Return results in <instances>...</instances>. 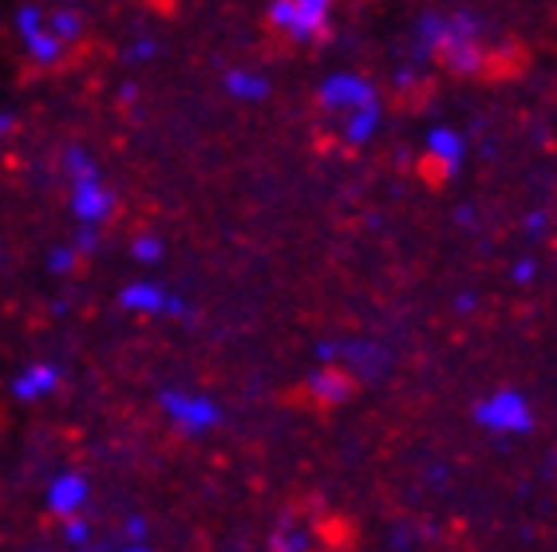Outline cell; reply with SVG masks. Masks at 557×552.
<instances>
[{
	"instance_id": "8fae6325",
	"label": "cell",
	"mask_w": 557,
	"mask_h": 552,
	"mask_svg": "<svg viewBox=\"0 0 557 552\" xmlns=\"http://www.w3.org/2000/svg\"><path fill=\"white\" fill-rule=\"evenodd\" d=\"M48 28L67 48V43H79V36H84V16L75 9H52L48 12Z\"/></svg>"
},
{
	"instance_id": "ba28073f",
	"label": "cell",
	"mask_w": 557,
	"mask_h": 552,
	"mask_svg": "<svg viewBox=\"0 0 557 552\" xmlns=\"http://www.w3.org/2000/svg\"><path fill=\"white\" fill-rule=\"evenodd\" d=\"M428 159L435 166V178H455L462 166V138L450 127H435L428 135Z\"/></svg>"
},
{
	"instance_id": "2e32d148",
	"label": "cell",
	"mask_w": 557,
	"mask_h": 552,
	"mask_svg": "<svg viewBox=\"0 0 557 552\" xmlns=\"http://www.w3.org/2000/svg\"><path fill=\"white\" fill-rule=\"evenodd\" d=\"M154 249H159V244L150 241V237H139V241H135V253L139 256H154Z\"/></svg>"
},
{
	"instance_id": "7a4b0ae2",
	"label": "cell",
	"mask_w": 557,
	"mask_h": 552,
	"mask_svg": "<svg viewBox=\"0 0 557 552\" xmlns=\"http://www.w3.org/2000/svg\"><path fill=\"white\" fill-rule=\"evenodd\" d=\"M12 33H16L24 55H28L36 67H55L60 60H64L67 48L52 36V28H48V12H44L40 4H33V0L12 12Z\"/></svg>"
},
{
	"instance_id": "9a60e30c",
	"label": "cell",
	"mask_w": 557,
	"mask_h": 552,
	"mask_svg": "<svg viewBox=\"0 0 557 552\" xmlns=\"http://www.w3.org/2000/svg\"><path fill=\"white\" fill-rule=\"evenodd\" d=\"M12 130H16V118H12L9 111H0V142H4V138H9Z\"/></svg>"
},
{
	"instance_id": "52a82bcc",
	"label": "cell",
	"mask_w": 557,
	"mask_h": 552,
	"mask_svg": "<svg viewBox=\"0 0 557 552\" xmlns=\"http://www.w3.org/2000/svg\"><path fill=\"white\" fill-rule=\"evenodd\" d=\"M111 205H115V198H111V190L103 186L99 178H84V181H72V210L79 222H103L111 213Z\"/></svg>"
},
{
	"instance_id": "6da1fadb",
	"label": "cell",
	"mask_w": 557,
	"mask_h": 552,
	"mask_svg": "<svg viewBox=\"0 0 557 552\" xmlns=\"http://www.w3.org/2000/svg\"><path fill=\"white\" fill-rule=\"evenodd\" d=\"M360 549V525L317 493L293 498L281 505L269 552H356Z\"/></svg>"
},
{
	"instance_id": "5bb4252c",
	"label": "cell",
	"mask_w": 557,
	"mask_h": 552,
	"mask_svg": "<svg viewBox=\"0 0 557 552\" xmlns=\"http://www.w3.org/2000/svg\"><path fill=\"white\" fill-rule=\"evenodd\" d=\"M123 55H127V64H150V60L159 55V40H154V36H135V40L123 48Z\"/></svg>"
},
{
	"instance_id": "277c9868",
	"label": "cell",
	"mask_w": 557,
	"mask_h": 552,
	"mask_svg": "<svg viewBox=\"0 0 557 552\" xmlns=\"http://www.w3.org/2000/svg\"><path fill=\"white\" fill-rule=\"evenodd\" d=\"M440 52H443V60H447L450 72H459V75L483 72L486 55H483V48H479V24H474L471 16H455V21H447Z\"/></svg>"
},
{
	"instance_id": "5b68a950",
	"label": "cell",
	"mask_w": 557,
	"mask_h": 552,
	"mask_svg": "<svg viewBox=\"0 0 557 552\" xmlns=\"http://www.w3.org/2000/svg\"><path fill=\"white\" fill-rule=\"evenodd\" d=\"M317 99H321V106L324 111H333V115H352V111H360V106L375 103V87L356 72H333L321 84Z\"/></svg>"
},
{
	"instance_id": "7c38bea8",
	"label": "cell",
	"mask_w": 557,
	"mask_h": 552,
	"mask_svg": "<svg viewBox=\"0 0 557 552\" xmlns=\"http://www.w3.org/2000/svg\"><path fill=\"white\" fill-rule=\"evenodd\" d=\"M64 171H67V178H72V181L99 178L96 159H91V154H87L84 147H67V150H64Z\"/></svg>"
},
{
	"instance_id": "e0dca14e",
	"label": "cell",
	"mask_w": 557,
	"mask_h": 552,
	"mask_svg": "<svg viewBox=\"0 0 557 552\" xmlns=\"http://www.w3.org/2000/svg\"><path fill=\"white\" fill-rule=\"evenodd\" d=\"M119 99H123V103H135V99H139V87L123 84V87H119Z\"/></svg>"
},
{
	"instance_id": "8992f818",
	"label": "cell",
	"mask_w": 557,
	"mask_h": 552,
	"mask_svg": "<svg viewBox=\"0 0 557 552\" xmlns=\"http://www.w3.org/2000/svg\"><path fill=\"white\" fill-rule=\"evenodd\" d=\"M289 33L297 43L321 40L329 33V16H333V0H289Z\"/></svg>"
},
{
	"instance_id": "3957f363",
	"label": "cell",
	"mask_w": 557,
	"mask_h": 552,
	"mask_svg": "<svg viewBox=\"0 0 557 552\" xmlns=\"http://www.w3.org/2000/svg\"><path fill=\"white\" fill-rule=\"evenodd\" d=\"M356 391H360L356 375L348 367H341V363H329V367H317L309 379L300 382V411L333 414L336 406L356 399Z\"/></svg>"
},
{
	"instance_id": "9c48e42d",
	"label": "cell",
	"mask_w": 557,
	"mask_h": 552,
	"mask_svg": "<svg viewBox=\"0 0 557 552\" xmlns=\"http://www.w3.org/2000/svg\"><path fill=\"white\" fill-rule=\"evenodd\" d=\"M222 84H225V91L234 99H242V103H261V99L269 96V79L261 72H249V67H230Z\"/></svg>"
},
{
	"instance_id": "30bf717a",
	"label": "cell",
	"mask_w": 557,
	"mask_h": 552,
	"mask_svg": "<svg viewBox=\"0 0 557 552\" xmlns=\"http://www.w3.org/2000/svg\"><path fill=\"white\" fill-rule=\"evenodd\" d=\"M375 127H380V103L360 106L352 115H344V142L348 147H364L368 138L375 135Z\"/></svg>"
},
{
	"instance_id": "4fadbf2b",
	"label": "cell",
	"mask_w": 557,
	"mask_h": 552,
	"mask_svg": "<svg viewBox=\"0 0 557 552\" xmlns=\"http://www.w3.org/2000/svg\"><path fill=\"white\" fill-rule=\"evenodd\" d=\"M443 28H447V21H440V16H423V24H419V55H431L435 48H440Z\"/></svg>"
}]
</instances>
